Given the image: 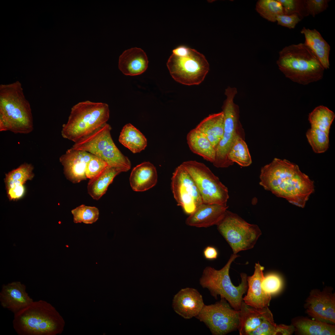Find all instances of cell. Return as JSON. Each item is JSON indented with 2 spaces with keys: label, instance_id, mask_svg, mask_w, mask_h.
<instances>
[{
  "label": "cell",
  "instance_id": "cell-1",
  "mask_svg": "<svg viewBox=\"0 0 335 335\" xmlns=\"http://www.w3.org/2000/svg\"><path fill=\"white\" fill-rule=\"evenodd\" d=\"M260 179L265 190L302 208L315 191L314 181L297 165L285 159L275 158L262 167Z\"/></svg>",
  "mask_w": 335,
  "mask_h": 335
},
{
  "label": "cell",
  "instance_id": "cell-2",
  "mask_svg": "<svg viewBox=\"0 0 335 335\" xmlns=\"http://www.w3.org/2000/svg\"><path fill=\"white\" fill-rule=\"evenodd\" d=\"M34 129L30 104L18 81L0 85V131L27 134Z\"/></svg>",
  "mask_w": 335,
  "mask_h": 335
},
{
  "label": "cell",
  "instance_id": "cell-3",
  "mask_svg": "<svg viewBox=\"0 0 335 335\" xmlns=\"http://www.w3.org/2000/svg\"><path fill=\"white\" fill-rule=\"evenodd\" d=\"M13 328L19 335H56L65 322L56 308L43 300L33 301L14 314Z\"/></svg>",
  "mask_w": 335,
  "mask_h": 335
},
{
  "label": "cell",
  "instance_id": "cell-4",
  "mask_svg": "<svg viewBox=\"0 0 335 335\" xmlns=\"http://www.w3.org/2000/svg\"><path fill=\"white\" fill-rule=\"evenodd\" d=\"M279 54V69L292 81L306 85L322 78L324 69L304 43L286 46Z\"/></svg>",
  "mask_w": 335,
  "mask_h": 335
},
{
  "label": "cell",
  "instance_id": "cell-5",
  "mask_svg": "<svg viewBox=\"0 0 335 335\" xmlns=\"http://www.w3.org/2000/svg\"><path fill=\"white\" fill-rule=\"evenodd\" d=\"M109 116V106L106 103L79 102L72 108L67 123L62 126L61 135L76 142L106 123Z\"/></svg>",
  "mask_w": 335,
  "mask_h": 335
},
{
  "label": "cell",
  "instance_id": "cell-6",
  "mask_svg": "<svg viewBox=\"0 0 335 335\" xmlns=\"http://www.w3.org/2000/svg\"><path fill=\"white\" fill-rule=\"evenodd\" d=\"M239 256L233 254L224 267L217 270L210 266L203 270L199 279V284L203 288L207 289L216 299L219 295L221 298L227 301L234 309L239 310L243 301V296L247 290V275L240 274L241 282L237 286L232 283L229 275L230 266Z\"/></svg>",
  "mask_w": 335,
  "mask_h": 335
},
{
  "label": "cell",
  "instance_id": "cell-7",
  "mask_svg": "<svg viewBox=\"0 0 335 335\" xmlns=\"http://www.w3.org/2000/svg\"><path fill=\"white\" fill-rule=\"evenodd\" d=\"M111 130L110 126L106 123L75 142L71 147L89 152L102 159L109 166L127 172L131 168V163L115 144L111 135Z\"/></svg>",
  "mask_w": 335,
  "mask_h": 335
},
{
  "label": "cell",
  "instance_id": "cell-8",
  "mask_svg": "<svg viewBox=\"0 0 335 335\" xmlns=\"http://www.w3.org/2000/svg\"><path fill=\"white\" fill-rule=\"evenodd\" d=\"M217 226L234 254L252 248L261 234L257 225L249 224L237 214L227 210Z\"/></svg>",
  "mask_w": 335,
  "mask_h": 335
},
{
  "label": "cell",
  "instance_id": "cell-9",
  "mask_svg": "<svg viewBox=\"0 0 335 335\" xmlns=\"http://www.w3.org/2000/svg\"><path fill=\"white\" fill-rule=\"evenodd\" d=\"M167 65L171 76L176 81L188 86L200 84L209 70V64L205 56L190 48L188 53L183 56L172 53Z\"/></svg>",
  "mask_w": 335,
  "mask_h": 335
},
{
  "label": "cell",
  "instance_id": "cell-10",
  "mask_svg": "<svg viewBox=\"0 0 335 335\" xmlns=\"http://www.w3.org/2000/svg\"><path fill=\"white\" fill-rule=\"evenodd\" d=\"M237 93V88L228 87L225 90L226 99L222 106L224 117V127L222 137L216 148L214 166L218 168L228 167L233 164L228 159L230 150L237 136L239 121V106L234 102Z\"/></svg>",
  "mask_w": 335,
  "mask_h": 335
},
{
  "label": "cell",
  "instance_id": "cell-11",
  "mask_svg": "<svg viewBox=\"0 0 335 335\" xmlns=\"http://www.w3.org/2000/svg\"><path fill=\"white\" fill-rule=\"evenodd\" d=\"M181 164L194 180L203 203L227 204L229 198L228 189L209 168L195 160L184 161Z\"/></svg>",
  "mask_w": 335,
  "mask_h": 335
},
{
  "label": "cell",
  "instance_id": "cell-12",
  "mask_svg": "<svg viewBox=\"0 0 335 335\" xmlns=\"http://www.w3.org/2000/svg\"><path fill=\"white\" fill-rule=\"evenodd\" d=\"M224 299L214 304L204 305L195 317L214 335H224L238 329L239 310L232 309Z\"/></svg>",
  "mask_w": 335,
  "mask_h": 335
},
{
  "label": "cell",
  "instance_id": "cell-13",
  "mask_svg": "<svg viewBox=\"0 0 335 335\" xmlns=\"http://www.w3.org/2000/svg\"><path fill=\"white\" fill-rule=\"evenodd\" d=\"M174 197L184 212L190 215L203 203L194 180L181 164L175 169L171 178Z\"/></svg>",
  "mask_w": 335,
  "mask_h": 335
},
{
  "label": "cell",
  "instance_id": "cell-14",
  "mask_svg": "<svg viewBox=\"0 0 335 335\" xmlns=\"http://www.w3.org/2000/svg\"><path fill=\"white\" fill-rule=\"evenodd\" d=\"M330 287L322 290H311L306 299L304 307L307 314L312 318L335 323V293Z\"/></svg>",
  "mask_w": 335,
  "mask_h": 335
},
{
  "label": "cell",
  "instance_id": "cell-15",
  "mask_svg": "<svg viewBox=\"0 0 335 335\" xmlns=\"http://www.w3.org/2000/svg\"><path fill=\"white\" fill-rule=\"evenodd\" d=\"M93 155L71 147L61 156L60 162L63 167L64 173L67 179L74 184L87 180L86 168Z\"/></svg>",
  "mask_w": 335,
  "mask_h": 335
},
{
  "label": "cell",
  "instance_id": "cell-16",
  "mask_svg": "<svg viewBox=\"0 0 335 335\" xmlns=\"http://www.w3.org/2000/svg\"><path fill=\"white\" fill-rule=\"evenodd\" d=\"M204 305L202 295L197 289L186 288L174 296L172 306L177 314L188 319L196 317Z\"/></svg>",
  "mask_w": 335,
  "mask_h": 335
},
{
  "label": "cell",
  "instance_id": "cell-17",
  "mask_svg": "<svg viewBox=\"0 0 335 335\" xmlns=\"http://www.w3.org/2000/svg\"><path fill=\"white\" fill-rule=\"evenodd\" d=\"M228 207L227 204L203 203L185 220L187 225L198 228H207L217 225L224 217Z\"/></svg>",
  "mask_w": 335,
  "mask_h": 335
},
{
  "label": "cell",
  "instance_id": "cell-18",
  "mask_svg": "<svg viewBox=\"0 0 335 335\" xmlns=\"http://www.w3.org/2000/svg\"><path fill=\"white\" fill-rule=\"evenodd\" d=\"M34 301L26 291V286L19 281L3 284L0 292L2 306L15 314Z\"/></svg>",
  "mask_w": 335,
  "mask_h": 335
},
{
  "label": "cell",
  "instance_id": "cell-19",
  "mask_svg": "<svg viewBox=\"0 0 335 335\" xmlns=\"http://www.w3.org/2000/svg\"><path fill=\"white\" fill-rule=\"evenodd\" d=\"M264 267L258 262L255 264L253 275L247 276L248 288L247 294L243 298V301L248 305L261 308L268 307L269 306L271 296L266 293L261 286L264 276Z\"/></svg>",
  "mask_w": 335,
  "mask_h": 335
},
{
  "label": "cell",
  "instance_id": "cell-20",
  "mask_svg": "<svg viewBox=\"0 0 335 335\" xmlns=\"http://www.w3.org/2000/svg\"><path fill=\"white\" fill-rule=\"evenodd\" d=\"M238 329L240 335H248L265 320L274 319L268 307L257 308L246 305L243 301L239 310Z\"/></svg>",
  "mask_w": 335,
  "mask_h": 335
},
{
  "label": "cell",
  "instance_id": "cell-21",
  "mask_svg": "<svg viewBox=\"0 0 335 335\" xmlns=\"http://www.w3.org/2000/svg\"><path fill=\"white\" fill-rule=\"evenodd\" d=\"M34 167L31 164L24 163L6 174L5 181L7 194L11 200H16L24 195V184L34 176Z\"/></svg>",
  "mask_w": 335,
  "mask_h": 335
},
{
  "label": "cell",
  "instance_id": "cell-22",
  "mask_svg": "<svg viewBox=\"0 0 335 335\" xmlns=\"http://www.w3.org/2000/svg\"><path fill=\"white\" fill-rule=\"evenodd\" d=\"M148 64L145 52L140 48L135 47L125 51L120 56L118 66L124 74L135 76L145 72Z\"/></svg>",
  "mask_w": 335,
  "mask_h": 335
},
{
  "label": "cell",
  "instance_id": "cell-23",
  "mask_svg": "<svg viewBox=\"0 0 335 335\" xmlns=\"http://www.w3.org/2000/svg\"><path fill=\"white\" fill-rule=\"evenodd\" d=\"M158 175L154 166L149 162H143L132 170L129 178L132 189L137 192L144 191L156 184Z\"/></svg>",
  "mask_w": 335,
  "mask_h": 335
},
{
  "label": "cell",
  "instance_id": "cell-24",
  "mask_svg": "<svg viewBox=\"0 0 335 335\" xmlns=\"http://www.w3.org/2000/svg\"><path fill=\"white\" fill-rule=\"evenodd\" d=\"M304 316L292 320L295 333L300 335H334L335 326L329 323Z\"/></svg>",
  "mask_w": 335,
  "mask_h": 335
},
{
  "label": "cell",
  "instance_id": "cell-25",
  "mask_svg": "<svg viewBox=\"0 0 335 335\" xmlns=\"http://www.w3.org/2000/svg\"><path fill=\"white\" fill-rule=\"evenodd\" d=\"M301 33L304 35V43L317 58L324 69H329L330 50L329 44L315 29H310L304 27Z\"/></svg>",
  "mask_w": 335,
  "mask_h": 335
},
{
  "label": "cell",
  "instance_id": "cell-26",
  "mask_svg": "<svg viewBox=\"0 0 335 335\" xmlns=\"http://www.w3.org/2000/svg\"><path fill=\"white\" fill-rule=\"evenodd\" d=\"M224 127V117L222 111L210 114L203 120L195 128L206 136L216 150L222 137Z\"/></svg>",
  "mask_w": 335,
  "mask_h": 335
},
{
  "label": "cell",
  "instance_id": "cell-27",
  "mask_svg": "<svg viewBox=\"0 0 335 335\" xmlns=\"http://www.w3.org/2000/svg\"><path fill=\"white\" fill-rule=\"evenodd\" d=\"M186 140L188 146L193 153L208 161L212 163L214 162L216 150L204 134L195 128L188 133Z\"/></svg>",
  "mask_w": 335,
  "mask_h": 335
},
{
  "label": "cell",
  "instance_id": "cell-28",
  "mask_svg": "<svg viewBox=\"0 0 335 335\" xmlns=\"http://www.w3.org/2000/svg\"><path fill=\"white\" fill-rule=\"evenodd\" d=\"M123 172L121 169L108 166L99 175L89 180L87 186L88 194L93 199H99L105 193L115 177Z\"/></svg>",
  "mask_w": 335,
  "mask_h": 335
},
{
  "label": "cell",
  "instance_id": "cell-29",
  "mask_svg": "<svg viewBox=\"0 0 335 335\" xmlns=\"http://www.w3.org/2000/svg\"><path fill=\"white\" fill-rule=\"evenodd\" d=\"M119 142L133 153H139L147 145V140L141 132L130 123L123 127L118 138Z\"/></svg>",
  "mask_w": 335,
  "mask_h": 335
},
{
  "label": "cell",
  "instance_id": "cell-30",
  "mask_svg": "<svg viewBox=\"0 0 335 335\" xmlns=\"http://www.w3.org/2000/svg\"><path fill=\"white\" fill-rule=\"evenodd\" d=\"M335 117V114L333 111L326 106L319 105L309 114L308 120L311 127L319 129L329 134Z\"/></svg>",
  "mask_w": 335,
  "mask_h": 335
},
{
  "label": "cell",
  "instance_id": "cell-31",
  "mask_svg": "<svg viewBox=\"0 0 335 335\" xmlns=\"http://www.w3.org/2000/svg\"><path fill=\"white\" fill-rule=\"evenodd\" d=\"M229 160L242 167H247L252 163L248 146L239 134L235 138L228 154Z\"/></svg>",
  "mask_w": 335,
  "mask_h": 335
},
{
  "label": "cell",
  "instance_id": "cell-32",
  "mask_svg": "<svg viewBox=\"0 0 335 335\" xmlns=\"http://www.w3.org/2000/svg\"><path fill=\"white\" fill-rule=\"evenodd\" d=\"M294 332L292 325L277 324L274 319L265 320L257 328L248 335H290Z\"/></svg>",
  "mask_w": 335,
  "mask_h": 335
},
{
  "label": "cell",
  "instance_id": "cell-33",
  "mask_svg": "<svg viewBox=\"0 0 335 335\" xmlns=\"http://www.w3.org/2000/svg\"><path fill=\"white\" fill-rule=\"evenodd\" d=\"M256 9L263 18L275 22L277 17L284 14L283 7L278 0H260L256 5Z\"/></svg>",
  "mask_w": 335,
  "mask_h": 335
},
{
  "label": "cell",
  "instance_id": "cell-34",
  "mask_svg": "<svg viewBox=\"0 0 335 335\" xmlns=\"http://www.w3.org/2000/svg\"><path fill=\"white\" fill-rule=\"evenodd\" d=\"M329 134L317 128L311 127L307 130L306 137L314 152L322 153L327 150L329 146Z\"/></svg>",
  "mask_w": 335,
  "mask_h": 335
},
{
  "label": "cell",
  "instance_id": "cell-35",
  "mask_svg": "<svg viewBox=\"0 0 335 335\" xmlns=\"http://www.w3.org/2000/svg\"><path fill=\"white\" fill-rule=\"evenodd\" d=\"M71 212L73 215L74 222L75 223L83 222L86 224H92L97 220L99 214L97 208L84 204L73 209Z\"/></svg>",
  "mask_w": 335,
  "mask_h": 335
},
{
  "label": "cell",
  "instance_id": "cell-36",
  "mask_svg": "<svg viewBox=\"0 0 335 335\" xmlns=\"http://www.w3.org/2000/svg\"><path fill=\"white\" fill-rule=\"evenodd\" d=\"M283 282L281 277L278 274L271 273L264 276L261 283L264 291L271 296L278 293L281 290Z\"/></svg>",
  "mask_w": 335,
  "mask_h": 335
},
{
  "label": "cell",
  "instance_id": "cell-37",
  "mask_svg": "<svg viewBox=\"0 0 335 335\" xmlns=\"http://www.w3.org/2000/svg\"><path fill=\"white\" fill-rule=\"evenodd\" d=\"M282 4L284 14L298 15L302 19L308 15L305 6V0H278Z\"/></svg>",
  "mask_w": 335,
  "mask_h": 335
},
{
  "label": "cell",
  "instance_id": "cell-38",
  "mask_svg": "<svg viewBox=\"0 0 335 335\" xmlns=\"http://www.w3.org/2000/svg\"><path fill=\"white\" fill-rule=\"evenodd\" d=\"M108 166V164L102 159L93 155L86 168V175L87 179L91 180L95 178L103 172Z\"/></svg>",
  "mask_w": 335,
  "mask_h": 335
},
{
  "label": "cell",
  "instance_id": "cell-39",
  "mask_svg": "<svg viewBox=\"0 0 335 335\" xmlns=\"http://www.w3.org/2000/svg\"><path fill=\"white\" fill-rule=\"evenodd\" d=\"M329 0H305L306 9L308 15L315 17L326 10L328 7Z\"/></svg>",
  "mask_w": 335,
  "mask_h": 335
},
{
  "label": "cell",
  "instance_id": "cell-40",
  "mask_svg": "<svg viewBox=\"0 0 335 335\" xmlns=\"http://www.w3.org/2000/svg\"><path fill=\"white\" fill-rule=\"evenodd\" d=\"M302 19L296 14L289 15L283 14L279 16L276 20L278 25L289 29L295 28Z\"/></svg>",
  "mask_w": 335,
  "mask_h": 335
},
{
  "label": "cell",
  "instance_id": "cell-41",
  "mask_svg": "<svg viewBox=\"0 0 335 335\" xmlns=\"http://www.w3.org/2000/svg\"><path fill=\"white\" fill-rule=\"evenodd\" d=\"M204 258L208 260H212L216 259L218 256V252L214 247L208 246L206 247L203 251Z\"/></svg>",
  "mask_w": 335,
  "mask_h": 335
},
{
  "label": "cell",
  "instance_id": "cell-42",
  "mask_svg": "<svg viewBox=\"0 0 335 335\" xmlns=\"http://www.w3.org/2000/svg\"><path fill=\"white\" fill-rule=\"evenodd\" d=\"M190 49V48L184 46H180L173 49L172 53L179 56H183L188 53Z\"/></svg>",
  "mask_w": 335,
  "mask_h": 335
}]
</instances>
